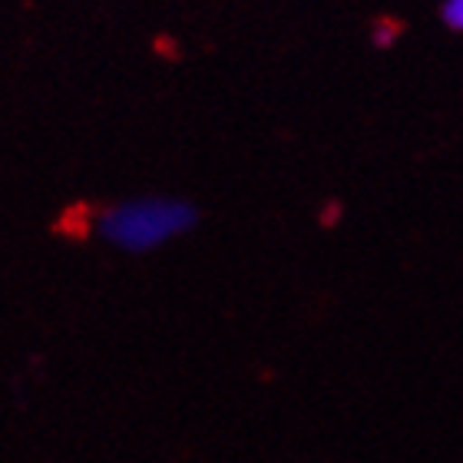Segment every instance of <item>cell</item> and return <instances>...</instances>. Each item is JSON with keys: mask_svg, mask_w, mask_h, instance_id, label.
Segmentation results:
<instances>
[{"mask_svg": "<svg viewBox=\"0 0 463 463\" xmlns=\"http://www.w3.org/2000/svg\"><path fill=\"white\" fill-rule=\"evenodd\" d=\"M199 222V209L173 195H139L109 205L97 215V235L129 255H146L169 245Z\"/></svg>", "mask_w": 463, "mask_h": 463, "instance_id": "obj_1", "label": "cell"}, {"mask_svg": "<svg viewBox=\"0 0 463 463\" xmlns=\"http://www.w3.org/2000/svg\"><path fill=\"white\" fill-rule=\"evenodd\" d=\"M440 20H444L450 30L463 33V0H444V4H440Z\"/></svg>", "mask_w": 463, "mask_h": 463, "instance_id": "obj_2", "label": "cell"}, {"mask_svg": "<svg viewBox=\"0 0 463 463\" xmlns=\"http://www.w3.org/2000/svg\"><path fill=\"white\" fill-rule=\"evenodd\" d=\"M394 40H397V27L394 24H387V20H381L374 27V47L387 50V47H394Z\"/></svg>", "mask_w": 463, "mask_h": 463, "instance_id": "obj_3", "label": "cell"}]
</instances>
